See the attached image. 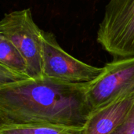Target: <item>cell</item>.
<instances>
[{"mask_svg":"<svg viewBox=\"0 0 134 134\" xmlns=\"http://www.w3.org/2000/svg\"><path fill=\"white\" fill-rule=\"evenodd\" d=\"M97 41L114 60L134 57V0H109Z\"/></svg>","mask_w":134,"mask_h":134,"instance_id":"7a4b0ae2","label":"cell"},{"mask_svg":"<svg viewBox=\"0 0 134 134\" xmlns=\"http://www.w3.org/2000/svg\"><path fill=\"white\" fill-rule=\"evenodd\" d=\"M134 92V57L108 63L101 73L87 83L86 98L91 111Z\"/></svg>","mask_w":134,"mask_h":134,"instance_id":"5b68a950","label":"cell"},{"mask_svg":"<svg viewBox=\"0 0 134 134\" xmlns=\"http://www.w3.org/2000/svg\"><path fill=\"white\" fill-rule=\"evenodd\" d=\"M42 31L35 23L29 8L5 13L0 21V35L9 40L22 54L31 79L43 77Z\"/></svg>","mask_w":134,"mask_h":134,"instance_id":"3957f363","label":"cell"},{"mask_svg":"<svg viewBox=\"0 0 134 134\" xmlns=\"http://www.w3.org/2000/svg\"><path fill=\"white\" fill-rule=\"evenodd\" d=\"M134 105V92L91 111L83 126V134H111L126 119Z\"/></svg>","mask_w":134,"mask_h":134,"instance_id":"8992f818","label":"cell"},{"mask_svg":"<svg viewBox=\"0 0 134 134\" xmlns=\"http://www.w3.org/2000/svg\"><path fill=\"white\" fill-rule=\"evenodd\" d=\"M28 79L25 59L9 40L0 35V86Z\"/></svg>","mask_w":134,"mask_h":134,"instance_id":"52a82bcc","label":"cell"},{"mask_svg":"<svg viewBox=\"0 0 134 134\" xmlns=\"http://www.w3.org/2000/svg\"><path fill=\"white\" fill-rule=\"evenodd\" d=\"M111 134H134V105L124 122Z\"/></svg>","mask_w":134,"mask_h":134,"instance_id":"9c48e42d","label":"cell"},{"mask_svg":"<svg viewBox=\"0 0 134 134\" xmlns=\"http://www.w3.org/2000/svg\"><path fill=\"white\" fill-rule=\"evenodd\" d=\"M43 76L69 83H89L103 71L68 53L49 31H42Z\"/></svg>","mask_w":134,"mask_h":134,"instance_id":"277c9868","label":"cell"},{"mask_svg":"<svg viewBox=\"0 0 134 134\" xmlns=\"http://www.w3.org/2000/svg\"><path fill=\"white\" fill-rule=\"evenodd\" d=\"M0 134H83V127L52 123L0 124Z\"/></svg>","mask_w":134,"mask_h":134,"instance_id":"ba28073f","label":"cell"},{"mask_svg":"<svg viewBox=\"0 0 134 134\" xmlns=\"http://www.w3.org/2000/svg\"><path fill=\"white\" fill-rule=\"evenodd\" d=\"M87 83L43 76L0 86V124L52 123L83 127L91 108Z\"/></svg>","mask_w":134,"mask_h":134,"instance_id":"6da1fadb","label":"cell"}]
</instances>
